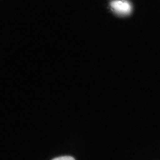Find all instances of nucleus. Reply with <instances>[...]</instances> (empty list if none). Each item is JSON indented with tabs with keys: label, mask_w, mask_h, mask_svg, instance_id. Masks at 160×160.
I'll return each instance as SVG.
<instances>
[{
	"label": "nucleus",
	"mask_w": 160,
	"mask_h": 160,
	"mask_svg": "<svg viewBox=\"0 0 160 160\" xmlns=\"http://www.w3.org/2000/svg\"><path fill=\"white\" fill-rule=\"evenodd\" d=\"M112 9L117 14L121 16H127L131 14L132 5L127 0H115L110 3Z\"/></svg>",
	"instance_id": "obj_1"
},
{
	"label": "nucleus",
	"mask_w": 160,
	"mask_h": 160,
	"mask_svg": "<svg viewBox=\"0 0 160 160\" xmlns=\"http://www.w3.org/2000/svg\"><path fill=\"white\" fill-rule=\"evenodd\" d=\"M52 160H75V159L70 156H64V157L56 158Z\"/></svg>",
	"instance_id": "obj_2"
}]
</instances>
